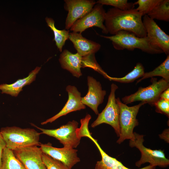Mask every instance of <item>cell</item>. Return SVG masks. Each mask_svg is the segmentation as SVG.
Instances as JSON below:
<instances>
[{
  "mask_svg": "<svg viewBox=\"0 0 169 169\" xmlns=\"http://www.w3.org/2000/svg\"><path fill=\"white\" fill-rule=\"evenodd\" d=\"M142 16L135 8L122 10L113 8L106 12L105 26L108 33L113 35L121 30L131 32L137 36L146 37Z\"/></svg>",
  "mask_w": 169,
  "mask_h": 169,
  "instance_id": "1",
  "label": "cell"
},
{
  "mask_svg": "<svg viewBox=\"0 0 169 169\" xmlns=\"http://www.w3.org/2000/svg\"><path fill=\"white\" fill-rule=\"evenodd\" d=\"M0 132L6 144V147L14 151L33 146H39L41 133L33 129L22 128L13 126L2 127Z\"/></svg>",
  "mask_w": 169,
  "mask_h": 169,
  "instance_id": "2",
  "label": "cell"
},
{
  "mask_svg": "<svg viewBox=\"0 0 169 169\" xmlns=\"http://www.w3.org/2000/svg\"><path fill=\"white\" fill-rule=\"evenodd\" d=\"M100 36L110 40L114 48L117 50L126 49L133 51L137 49L151 54L163 53L161 49L152 46L147 37H139L134 33L126 31H120L111 36Z\"/></svg>",
  "mask_w": 169,
  "mask_h": 169,
  "instance_id": "3",
  "label": "cell"
},
{
  "mask_svg": "<svg viewBox=\"0 0 169 169\" xmlns=\"http://www.w3.org/2000/svg\"><path fill=\"white\" fill-rule=\"evenodd\" d=\"M95 54L82 56L78 53L73 54L64 49L60 54L59 59L61 67L70 72L73 75L79 78L82 75L81 68L88 67L100 74L104 71L97 62Z\"/></svg>",
  "mask_w": 169,
  "mask_h": 169,
  "instance_id": "4",
  "label": "cell"
},
{
  "mask_svg": "<svg viewBox=\"0 0 169 169\" xmlns=\"http://www.w3.org/2000/svg\"><path fill=\"white\" fill-rule=\"evenodd\" d=\"M116 100L120 108V135L116 142L120 144L126 140L134 141L135 137L133 130L139 125L136 116L141 107L146 103L141 102L137 105L129 106L122 103L118 97Z\"/></svg>",
  "mask_w": 169,
  "mask_h": 169,
  "instance_id": "5",
  "label": "cell"
},
{
  "mask_svg": "<svg viewBox=\"0 0 169 169\" xmlns=\"http://www.w3.org/2000/svg\"><path fill=\"white\" fill-rule=\"evenodd\" d=\"M151 84L146 87H140L135 93L122 98L123 103L127 104L140 101L148 103L151 106L159 99L161 93L169 88V82L163 78L157 80L156 78L152 77Z\"/></svg>",
  "mask_w": 169,
  "mask_h": 169,
  "instance_id": "6",
  "label": "cell"
},
{
  "mask_svg": "<svg viewBox=\"0 0 169 169\" xmlns=\"http://www.w3.org/2000/svg\"><path fill=\"white\" fill-rule=\"evenodd\" d=\"M135 139L130 140L129 145L131 147H135L140 151V159L135 163V165L140 167L142 165L149 163L150 165L161 168H166L169 165V160L166 158L164 150H152L145 147L143 144L144 136L134 132Z\"/></svg>",
  "mask_w": 169,
  "mask_h": 169,
  "instance_id": "7",
  "label": "cell"
},
{
  "mask_svg": "<svg viewBox=\"0 0 169 169\" xmlns=\"http://www.w3.org/2000/svg\"><path fill=\"white\" fill-rule=\"evenodd\" d=\"M118 86L112 83L111 85L110 92L109 96L107 105L96 119L91 124L92 128L103 123L111 125L114 129L117 136L120 135L119 125L120 108L115 98V92Z\"/></svg>",
  "mask_w": 169,
  "mask_h": 169,
  "instance_id": "8",
  "label": "cell"
},
{
  "mask_svg": "<svg viewBox=\"0 0 169 169\" xmlns=\"http://www.w3.org/2000/svg\"><path fill=\"white\" fill-rule=\"evenodd\" d=\"M31 125L40 130L41 134L54 137L63 144L64 147L69 148H76L80 143V139L77 134L79 123L74 120L69 121L66 124L54 129H45L39 127L32 123Z\"/></svg>",
  "mask_w": 169,
  "mask_h": 169,
  "instance_id": "9",
  "label": "cell"
},
{
  "mask_svg": "<svg viewBox=\"0 0 169 169\" xmlns=\"http://www.w3.org/2000/svg\"><path fill=\"white\" fill-rule=\"evenodd\" d=\"M105 13L103 5L96 3L89 13L74 23L70 30L81 33L89 28L96 27L101 29L103 33L107 34L108 33L103 23Z\"/></svg>",
  "mask_w": 169,
  "mask_h": 169,
  "instance_id": "10",
  "label": "cell"
},
{
  "mask_svg": "<svg viewBox=\"0 0 169 169\" xmlns=\"http://www.w3.org/2000/svg\"><path fill=\"white\" fill-rule=\"evenodd\" d=\"M143 23L151 44L162 50L166 55L169 54V36L158 26L154 20L147 15L144 16Z\"/></svg>",
  "mask_w": 169,
  "mask_h": 169,
  "instance_id": "11",
  "label": "cell"
},
{
  "mask_svg": "<svg viewBox=\"0 0 169 169\" xmlns=\"http://www.w3.org/2000/svg\"><path fill=\"white\" fill-rule=\"evenodd\" d=\"M64 9L68 11L65 28L70 29L74 23L89 13L96 3L93 0H65Z\"/></svg>",
  "mask_w": 169,
  "mask_h": 169,
  "instance_id": "12",
  "label": "cell"
},
{
  "mask_svg": "<svg viewBox=\"0 0 169 169\" xmlns=\"http://www.w3.org/2000/svg\"><path fill=\"white\" fill-rule=\"evenodd\" d=\"M13 151L26 169H46L42 160L43 152L37 146L18 148Z\"/></svg>",
  "mask_w": 169,
  "mask_h": 169,
  "instance_id": "13",
  "label": "cell"
},
{
  "mask_svg": "<svg viewBox=\"0 0 169 169\" xmlns=\"http://www.w3.org/2000/svg\"><path fill=\"white\" fill-rule=\"evenodd\" d=\"M39 146L43 153L61 161L71 169L80 161L78 156V150L74 148H57L53 146L50 142L40 143Z\"/></svg>",
  "mask_w": 169,
  "mask_h": 169,
  "instance_id": "14",
  "label": "cell"
},
{
  "mask_svg": "<svg viewBox=\"0 0 169 169\" xmlns=\"http://www.w3.org/2000/svg\"><path fill=\"white\" fill-rule=\"evenodd\" d=\"M88 89L87 94L82 97V103L87 105L97 115L99 114L98 107L103 102L105 90H103L100 82L97 81L92 77H87Z\"/></svg>",
  "mask_w": 169,
  "mask_h": 169,
  "instance_id": "15",
  "label": "cell"
},
{
  "mask_svg": "<svg viewBox=\"0 0 169 169\" xmlns=\"http://www.w3.org/2000/svg\"><path fill=\"white\" fill-rule=\"evenodd\" d=\"M66 90L68 93V98L64 106L57 114L41 122L42 125L52 123L59 118L70 112L86 108V106L82 103L81 101V93L75 86L68 85Z\"/></svg>",
  "mask_w": 169,
  "mask_h": 169,
  "instance_id": "16",
  "label": "cell"
},
{
  "mask_svg": "<svg viewBox=\"0 0 169 169\" xmlns=\"http://www.w3.org/2000/svg\"><path fill=\"white\" fill-rule=\"evenodd\" d=\"M79 54L84 57L95 54L100 49V45L84 37L81 33H69V38Z\"/></svg>",
  "mask_w": 169,
  "mask_h": 169,
  "instance_id": "17",
  "label": "cell"
},
{
  "mask_svg": "<svg viewBox=\"0 0 169 169\" xmlns=\"http://www.w3.org/2000/svg\"><path fill=\"white\" fill-rule=\"evenodd\" d=\"M95 144L101 155V159L96 162L95 169H131L125 166L120 161L115 158L107 154L101 148L97 140L92 136L89 138ZM138 169H156V166L150 165Z\"/></svg>",
  "mask_w": 169,
  "mask_h": 169,
  "instance_id": "18",
  "label": "cell"
},
{
  "mask_svg": "<svg viewBox=\"0 0 169 169\" xmlns=\"http://www.w3.org/2000/svg\"><path fill=\"white\" fill-rule=\"evenodd\" d=\"M41 69L40 67H37L30 72L28 76L22 79H19L13 83L8 84H0V90L2 94H6L12 96L17 97L22 90L24 86L30 84L36 79V75Z\"/></svg>",
  "mask_w": 169,
  "mask_h": 169,
  "instance_id": "19",
  "label": "cell"
},
{
  "mask_svg": "<svg viewBox=\"0 0 169 169\" xmlns=\"http://www.w3.org/2000/svg\"><path fill=\"white\" fill-rule=\"evenodd\" d=\"M1 169H26L13 151L5 147L3 152Z\"/></svg>",
  "mask_w": 169,
  "mask_h": 169,
  "instance_id": "20",
  "label": "cell"
},
{
  "mask_svg": "<svg viewBox=\"0 0 169 169\" xmlns=\"http://www.w3.org/2000/svg\"><path fill=\"white\" fill-rule=\"evenodd\" d=\"M45 20L48 26L54 33V40L55 42L56 46L59 51L61 52L66 41L69 38V31L57 29L54 25V21L52 18L46 17Z\"/></svg>",
  "mask_w": 169,
  "mask_h": 169,
  "instance_id": "21",
  "label": "cell"
},
{
  "mask_svg": "<svg viewBox=\"0 0 169 169\" xmlns=\"http://www.w3.org/2000/svg\"><path fill=\"white\" fill-rule=\"evenodd\" d=\"M156 76L161 77L169 82V54L167 55L165 60L153 70L145 72L141 78L137 81L136 84L144 79Z\"/></svg>",
  "mask_w": 169,
  "mask_h": 169,
  "instance_id": "22",
  "label": "cell"
},
{
  "mask_svg": "<svg viewBox=\"0 0 169 169\" xmlns=\"http://www.w3.org/2000/svg\"><path fill=\"white\" fill-rule=\"evenodd\" d=\"M154 20L169 21V0H161L160 3L148 15Z\"/></svg>",
  "mask_w": 169,
  "mask_h": 169,
  "instance_id": "23",
  "label": "cell"
},
{
  "mask_svg": "<svg viewBox=\"0 0 169 169\" xmlns=\"http://www.w3.org/2000/svg\"><path fill=\"white\" fill-rule=\"evenodd\" d=\"M144 68L140 63L136 64L134 69L125 76L121 78L113 77L109 76L107 77L110 80H112L121 83L132 82L136 79L142 77L145 73Z\"/></svg>",
  "mask_w": 169,
  "mask_h": 169,
  "instance_id": "24",
  "label": "cell"
},
{
  "mask_svg": "<svg viewBox=\"0 0 169 169\" xmlns=\"http://www.w3.org/2000/svg\"><path fill=\"white\" fill-rule=\"evenodd\" d=\"M161 0H138L134 3L138 5L136 10L142 16L148 15L157 5Z\"/></svg>",
  "mask_w": 169,
  "mask_h": 169,
  "instance_id": "25",
  "label": "cell"
},
{
  "mask_svg": "<svg viewBox=\"0 0 169 169\" xmlns=\"http://www.w3.org/2000/svg\"><path fill=\"white\" fill-rule=\"evenodd\" d=\"M96 3L103 5L111 6L114 8L122 10L134 8L135 5L134 3L128 2L127 0H98Z\"/></svg>",
  "mask_w": 169,
  "mask_h": 169,
  "instance_id": "26",
  "label": "cell"
},
{
  "mask_svg": "<svg viewBox=\"0 0 169 169\" xmlns=\"http://www.w3.org/2000/svg\"><path fill=\"white\" fill-rule=\"evenodd\" d=\"M42 160L46 169H71L65 164L43 153Z\"/></svg>",
  "mask_w": 169,
  "mask_h": 169,
  "instance_id": "27",
  "label": "cell"
},
{
  "mask_svg": "<svg viewBox=\"0 0 169 169\" xmlns=\"http://www.w3.org/2000/svg\"><path fill=\"white\" fill-rule=\"evenodd\" d=\"M91 118V116L88 114L84 118L80 120L81 126L79 128H78L76 131L77 136L80 139L82 137H86L88 138L92 136L88 129L89 123Z\"/></svg>",
  "mask_w": 169,
  "mask_h": 169,
  "instance_id": "28",
  "label": "cell"
},
{
  "mask_svg": "<svg viewBox=\"0 0 169 169\" xmlns=\"http://www.w3.org/2000/svg\"><path fill=\"white\" fill-rule=\"evenodd\" d=\"M155 111L169 117V100L159 99L155 103Z\"/></svg>",
  "mask_w": 169,
  "mask_h": 169,
  "instance_id": "29",
  "label": "cell"
},
{
  "mask_svg": "<svg viewBox=\"0 0 169 169\" xmlns=\"http://www.w3.org/2000/svg\"><path fill=\"white\" fill-rule=\"evenodd\" d=\"M6 147V144L0 132V169H1L3 151Z\"/></svg>",
  "mask_w": 169,
  "mask_h": 169,
  "instance_id": "30",
  "label": "cell"
},
{
  "mask_svg": "<svg viewBox=\"0 0 169 169\" xmlns=\"http://www.w3.org/2000/svg\"><path fill=\"white\" fill-rule=\"evenodd\" d=\"M160 138L163 140L167 143L169 142V128L165 129L162 133L159 135Z\"/></svg>",
  "mask_w": 169,
  "mask_h": 169,
  "instance_id": "31",
  "label": "cell"
},
{
  "mask_svg": "<svg viewBox=\"0 0 169 169\" xmlns=\"http://www.w3.org/2000/svg\"><path fill=\"white\" fill-rule=\"evenodd\" d=\"M159 99L169 100V88L163 91L160 94Z\"/></svg>",
  "mask_w": 169,
  "mask_h": 169,
  "instance_id": "32",
  "label": "cell"
}]
</instances>
